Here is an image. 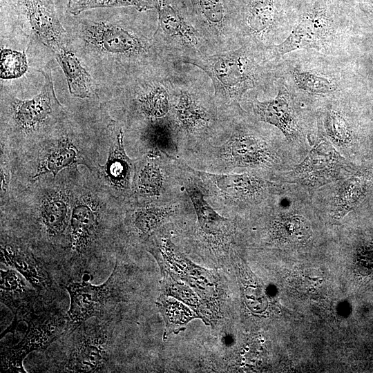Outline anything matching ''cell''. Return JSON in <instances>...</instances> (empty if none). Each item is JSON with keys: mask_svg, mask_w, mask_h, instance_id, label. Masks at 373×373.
Here are the masks:
<instances>
[{"mask_svg": "<svg viewBox=\"0 0 373 373\" xmlns=\"http://www.w3.org/2000/svg\"><path fill=\"white\" fill-rule=\"evenodd\" d=\"M187 63L205 71L213 81L216 95L230 102L239 101L258 85L260 77V67L242 48Z\"/></svg>", "mask_w": 373, "mask_h": 373, "instance_id": "1", "label": "cell"}, {"mask_svg": "<svg viewBox=\"0 0 373 373\" xmlns=\"http://www.w3.org/2000/svg\"><path fill=\"white\" fill-rule=\"evenodd\" d=\"M147 250L154 256L159 266L169 269L180 280L186 283L195 293L208 303L218 296L219 279L213 271L201 267L186 256L168 237L153 236Z\"/></svg>", "mask_w": 373, "mask_h": 373, "instance_id": "2", "label": "cell"}, {"mask_svg": "<svg viewBox=\"0 0 373 373\" xmlns=\"http://www.w3.org/2000/svg\"><path fill=\"white\" fill-rule=\"evenodd\" d=\"M117 262L109 278L100 285L73 282L66 289L70 296L67 329L72 334L89 318L102 315L108 305L119 298L121 278Z\"/></svg>", "mask_w": 373, "mask_h": 373, "instance_id": "3", "label": "cell"}, {"mask_svg": "<svg viewBox=\"0 0 373 373\" xmlns=\"http://www.w3.org/2000/svg\"><path fill=\"white\" fill-rule=\"evenodd\" d=\"M186 166L197 178V183L205 195L215 197L225 203L237 204L256 200L267 186L265 180L249 173H212Z\"/></svg>", "mask_w": 373, "mask_h": 373, "instance_id": "4", "label": "cell"}, {"mask_svg": "<svg viewBox=\"0 0 373 373\" xmlns=\"http://www.w3.org/2000/svg\"><path fill=\"white\" fill-rule=\"evenodd\" d=\"M75 331V335L64 367L68 372L102 371L108 358L110 333L108 324L84 327Z\"/></svg>", "mask_w": 373, "mask_h": 373, "instance_id": "5", "label": "cell"}, {"mask_svg": "<svg viewBox=\"0 0 373 373\" xmlns=\"http://www.w3.org/2000/svg\"><path fill=\"white\" fill-rule=\"evenodd\" d=\"M64 321L57 315L44 313L31 318L23 339L1 351V367L8 372H26L23 361L33 351L45 350L59 335Z\"/></svg>", "mask_w": 373, "mask_h": 373, "instance_id": "6", "label": "cell"}, {"mask_svg": "<svg viewBox=\"0 0 373 373\" xmlns=\"http://www.w3.org/2000/svg\"><path fill=\"white\" fill-rule=\"evenodd\" d=\"M213 159L222 169L269 165L274 155L268 144L258 135L238 130L219 146H211Z\"/></svg>", "mask_w": 373, "mask_h": 373, "instance_id": "7", "label": "cell"}, {"mask_svg": "<svg viewBox=\"0 0 373 373\" xmlns=\"http://www.w3.org/2000/svg\"><path fill=\"white\" fill-rule=\"evenodd\" d=\"M347 162L327 141H321L309 151L289 176L298 183L317 187L343 178Z\"/></svg>", "mask_w": 373, "mask_h": 373, "instance_id": "8", "label": "cell"}, {"mask_svg": "<svg viewBox=\"0 0 373 373\" xmlns=\"http://www.w3.org/2000/svg\"><path fill=\"white\" fill-rule=\"evenodd\" d=\"M332 33L331 17L325 3L319 0L305 13L283 42L275 46L276 53L282 56L300 49L320 50L329 41Z\"/></svg>", "mask_w": 373, "mask_h": 373, "instance_id": "9", "label": "cell"}, {"mask_svg": "<svg viewBox=\"0 0 373 373\" xmlns=\"http://www.w3.org/2000/svg\"><path fill=\"white\" fill-rule=\"evenodd\" d=\"M13 5L29 23L31 30L52 51L64 46V28L52 0H12Z\"/></svg>", "mask_w": 373, "mask_h": 373, "instance_id": "10", "label": "cell"}, {"mask_svg": "<svg viewBox=\"0 0 373 373\" xmlns=\"http://www.w3.org/2000/svg\"><path fill=\"white\" fill-rule=\"evenodd\" d=\"M84 35L90 44L112 54L133 55L144 49L140 39L126 29L106 22H89L84 25Z\"/></svg>", "mask_w": 373, "mask_h": 373, "instance_id": "11", "label": "cell"}, {"mask_svg": "<svg viewBox=\"0 0 373 373\" xmlns=\"http://www.w3.org/2000/svg\"><path fill=\"white\" fill-rule=\"evenodd\" d=\"M39 71L44 77L39 94L28 100L15 99L12 104L15 119L26 131L41 124L51 114L52 104L59 103L55 94L50 68L46 67Z\"/></svg>", "mask_w": 373, "mask_h": 373, "instance_id": "12", "label": "cell"}, {"mask_svg": "<svg viewBox=\"0 0 373 373\" xmlns=\"http://www.w3.org/2000/svg\"><path fill=\"white\" fill-rule=\"evenodd\" d=\"M254 111L260 120L278 128L288 140L297 137L298 118L292 97L286 88L280 87L274 99L263 102L256 100Z\"/></svg>", "mask_w": 373, "mask_h": 373, "instance_id": "13", "label": "cell"}, {"mask_svg": "<svg viewBox=\"0 0 373 373\" xmlns=\"http://www.w3.org/2000/svg\"><path fill=\"white\" fill-rule=\"evenodd\" d=\"M123 139V132L120 131L110 147L106 162L100 166V171L112 186L119 191L128 192L134 182V166L126 153Z\"/></svg>", "mask_w": 373, "mask_h": 373, "instance_id": "14", "label": "cell"}, {"mask_svg": "<svg viewBox=\"0 0 373 373\" xmlns=\"http://www.w3.org/2000/svg\"><path fill=\"white\" fill-rule=\"evenodd\" d=\"M185 189L202 230L208 236H224L229 230V220L220 215L208 203L204 193L197 182L186 181Z\"/></svg>", "mask_w": 373, "mask_h": 373, "instance_id": "15", "label": "cell"}, {"mask_svg": "<svg viewBox=\"0 0 373 373\" xmlns=\"http://www.w3.org/2000/svg\"><path fill=\"white\" fill-rule=\"evenodd\" d=\"M1 262L21 274L35 288L46 289L50 280L46 271L30 254L10 245L1 247Z\"/></svg>", "mask_w": 373, "mask_h": 373, "instance_id": "16", "label": "cell"}, {"mask_svg": "<svg viewBox=\"0 0 373 373\" xmlns=\"http://www.w3.org/2000/svg\"><path fill=\"white\" fill-rule=\"evenodd\" d=\"M52 52L65 74L70 93L79 98L89 97L93 91L92 79L79 59L64 46Z\"/></svg>", "mask_w": 373, "mask_h": 373, "instance_id": "17", "label": "cell"}, {"mask_svg": "<svg viewBox=\"0 0 373 373\" xmlns=\"http://www.w3.org/2000/svg\"><path fill=\"white\" fill-rule=\"evenodd\" d=\"M98 225L97 210L86 201L77 203L71 213L70 227L73 249L79 252L92 242Z\"/></svg>", "mask_w": 373, "mask_h": 373, "instance_id": "18", "label": "cell"}, {"mask_svg": "<svg viewBox=\"0 0 373 373\" xmlns=\"http://www.w3.org/2000/svg\"><path fill=\"white\" fill-rule=\"evenodd\" d=\"M159 267L162 277L161 294L174 297L189 305L206 325H210L211 313L200 296L196 294L191 287L181 282L169 269L163 266Z\"/></svg>", "mask_w": 373, "mask_h": 373, "instance_id": "19", "label": "cell"}, {"mask_svg": "<svg viewBox=\"0 0 373 373\" xmlns=\"http://www.w3.org/2000/svg\"><path fill=\"white\" fill-rule=\"evenodd\" d=\"M165 329L163 340L172 334H177L186 329L187 323L194 318H200L195 312L191 310L182 301L174 297L160 294L156 301Z\"/></svg>", "mask_w": 373, "mask_h": 373, "instance_id": "20", "label": "cell"}, {"mask_svg": "<svg viewBox=\"0 0 373 373\" xmlns=\"http://www.w3.org/2000/svg\"><path fill=\"white\" fill-rule=\"evenodd\" d=\"M180 128L189 134H198L207 128L210 116L205 108L191 95L183 93L175 108Z\"/></svg>", "mask_w": 373, "mask_h": 373, "instance_id": "21", "label": "cell"}, {"mask_svg": "<svg viewBox=\"0 0 373 373\" xmlns=\"http://www.w3.org/2000/svg\"><path fill=\"white\" fill-rule=\"evenodd\" d=\"M26 279L15 269H1V301L17 314L21 307L29 304L32 291Z\"/></svg>", "mask_w": 373, "mask_h": 373, "instance_id": "22", "label": "cell"}, {"mask_svg": "<svg viewBox=\"0 0 373 373\" xmlns=\"http://www.w3.org/2000/svg\"><path fill=\"white\" fill-rule=\"evenodd\" d=\"M175 211L172 205L148 206L137 209L128 220L131 231L140 238H149Z\"/></svg>", "mask_w": 373, "mask_h": 373, "instance_id": "23", "label": "cell"}, {"mask_svg": "<svg viewBox=\"0 0 373 373\" xmlns=\"http://www.w3.org/2000/svg\"><path fill=\"white\" fill-rule=\"evenodd\" d=\"M155 8L158 12V25L164 33L178 37L189 44L198 41L197 33L181 16L180 12L163 0H155Z\"/></svg>", "mask_w": 373, "mask_h": 373, "instance_id": "24", "label": "cell"}, {"mask_svg": "<svg viewBox=\"0 0 373 373\" xmlns=\"http://www.w3.org/2000/svg\"><path fill=\"white\" fill-rule=\"evenodd\" d=\"M367 181L363 175L346 180L339 188L334 205V216L340 219L352 210L364 198Z\"/></svg>", "mask_w": 373, "mask_h": 373, "instance_id": "25", "label": "cell"}, {"mask_svg": "<svg viewBox=\"0 0 373 373\" xmlns=\"http://www.w3.org/2000/svg\"><path fill=\"white\" fill-rule=\"evenodd\" d=\"M78 151L69 140H62L57 147L52 150L40 163L33 178L37 179L48 173H52L55 177L63 169L82 163Z\"/></svg>", "mask_w": 373, "mask_h": 373, "instance_id": "26", "label": "cell"}, {"mask_svg": "<svg viewBox=\"0 0 373 373\" xmlns=\"http://www.w3.org/2000/svg\"><path fill=\"white\" fill-rule=\"evenodd\" d=\"M41 218L48 233L55 236L64 231L68 218V205L63 196L46 199L41 206Z\"/></svg>", "mask_w": 373, "mask_h": 373, "instance_id": "27", "label": "cell"}, {"mask_svg": "<svg viewBox=\"0 0 373 373\" xmlns=\"http://www.w3.org/2000/svg\"><path fill=\"white\" fill-rule=\"evenodd\" d=\"M134 7L142 12L155 8V0H68L67 10L73 15L94 8Z\"/></svg>", "mask_w": 373, "mask_h": 373, "instance_id": "28", "label": "cell"}, {"mask_svg": "<svg viewBox=\"0 0 373 373\" xmlns=\"http://www.w3.org/2000/svg\"><path fill=\"white\" fill-rule=\"evenodd\" d=\"M145 141L151 157L164 155L170 159H175L178 148L175 137L168 127L158 125L150 127L145 134Z\"/></svg>", "mask_w": 373, "mask_h": 373, "instance_id": "29", "label": "cell"}, {"mask_svg": "<svg viewBox=\"0 0 373 373\" xmlns=\"http://www.w3.org/2000/svg\"><path fill=\"white\" fill-rule=\"evenodd\" d=\"M165 175L159 164L154 160L143 165L140 171L136 188L140 194L146 197H158L164 191Z\"/></svg>", "mask_w": 373, "mask_h": 373, "instance_id": "30", "label": "cell"}, {"mask_svg": "<svg viewBox=\"0 0 373 373\" xmlns=\"http://www.w3.org/2000/svg\"><path fill=\"white\" fill-rule=\"evenodd\" d=\"M274 0H250L248 5L247 22L256 34L269 30L275 19Z\"/></svg>", "mask_w": 373, "mask_h": 373, "instance_id": "31", "label": "cell"}, {"mask_svg": "<svg viewBox=\"0 0 373 373\" xmlns=\"http://www.w3.org/2000/svg\"><path fill=\"white\" fill-rule=\"evenodd\" d=\"M275 235L289 241L301 242L309 237L310 226L308 222L298 216L283 218L274 225Z\"/></svg>", "mask_w": 373, "mask_h": 373, "instance_id": "32", "label": "cell"}, {"mask_svg": "<svg viewBox=\"0 0 373 373\" xmlns=\"http://www.w3.org/2000/svg\"><path fill=\"white\" fill-rule=\"evenodd\" d=\"M292 73L296 85L301 90L309 93L325 95L335 88L330 79L318 73L296 68Z\"/></svg>", "mask_w": 373, "mask_h": 373, "instance_id": "33", "label": "cell"}, {"mask_svg": "<svg viewBox=\"0 0 373 373\" xmlns=\"http://www.w3.org/2000/svg\"><path fill=\"white\" fill-rule=\"evenodd\" d=\"M1 52V79L17 78L26 72L28 64L24 52L3 49Z\"/></svg>", "mask_w": 373, "mask_h": 373, "instance_id": "34", "label": "cell"}, {"mask_svg": "<svg viewBox=\"0 0 373 373\" xmlns=\"http://www.w3.org/2000/svg\"><path fill=\"white\" fill-rule=\"evenodd\" d=\"M140 104L142 112L153 118L162 117L169 110L168 95L161 88H154L146 93L140 99Z\"/></svg>", "mask_w": 373, "mask_h": 373, "instance_id": "35", "label": "cell"}, {"mask_svg": "<svg viewBox=\"0 0 373 373\" xmlns=\"http://www.w3.org/2000/svg\"><path fill=\"white\" fill-rule=\"evenodd\" d=\"M325 127L327 134L336 142L343 144L349 141L350 131L343 116L334 111L327 113L325 118Z\"/></svg>", "mask_w": 373, "mask_h": 373, "instance_id": "36", "label": "cell"}, {"mask_svg": "<svg viewBox=\"0 0 373 373\" xmlns=\"http://www.w3.org/2000/svg\"><path fill=\"white\" fill-rule=\"evenodd\" d=\"M203 16L214 25L222 23L224 17V8L222 0H195Z\"/></svg>", "mask_w": 373, "mask_h": 373, "instance_id": "37", "label": "cell"}]
</instances>
